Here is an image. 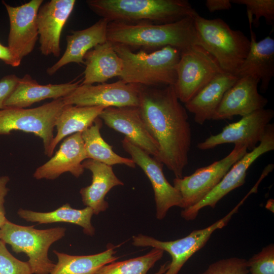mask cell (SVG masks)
<instances>
[{
    "mask_svg": "<svg viewBox=\"0 0 274 274\" xmlns=\"http://www.w3.org/2000/svg\"><path fill=\"white\" fill-rule=\"evenodd\" d=\"M247 260L232 257L218 260L201 274H248Z\"/></svg>",
    "mask_w": 274,
    "mask_h": 274,
    "instance_id": "836d02e7",
    "label": "cell"
},
{
    "mask_svg": "<svg viewBox=\"0 0 274 274\" xmlns=\"http://www.w3.org/2000/svg\"><path fill=\"white\" fill-rule=\"evenodd\" d=\"M0 59L6 64L13 67H16V64L8 47L5 46L0 43Z\"/></svg>",
    "mask_w": 274,
    "mask_h": 274,
    "instance_id": "74e56055",
    "label": "cell"
},
{
    "mask_svg": "<svg viewBox=\"0 0 274 274\" xmlns=\"http://www.w3.org/2000/svg\"><path fill=\"white\" fill-rule=\"evenodd\" d=\"M124 150L130 155L135 165L140 166L149 179L154 191L156 217L163 219L171 208L180 207L182 197L179 192L166 180L163 164L135 145L126 137L121 141Z\"/></svg>",
    "mask_w": 274,
    "mask_h": 274,
    "instance_id": "9a60e30c",
    "label": "cell"
},
{
    "mask_svg": "<svg viewBox=\"0 0 274 274\" xmlns=\"http://www.w3.org/2000/svg\"><path fill=\"white\" fill-rule=\"evenodd\" d=\"M43 2V0H31L13 7L3 1L10 22L8 47L16 67L35 48L39 36L37 14Z\"/></svg>",
    "mask_w": 274,
    "mask_h": 274,
    "instance_id": "4fadbf2b",
    "label": "cell"
},
{
    "mask_svg": "<svg viewBox=\"0 0 274 274\" xmlns=\"http://www.w3.org/2000/svg\"><path fill=\"white\" fill-rule=\"evenodd\" d=\"M33 226L8 220L0 228V240L10 245L16 253L26 254L32 274H50L55 264L48 257L49 249L64 236L66 229L61 227L37 229Z\"/></svg>",
    "mask_w": 274,
    "mask_h": 274,
    "instance_id": "8992f818",
    "label": "cell"
},
{
    "mask_svg": "<svg viewBox=\"0 0 274 274\" xmlns=\"http://www.w3.org/2000/svg\"><path fill=\"white\" fill-rule=\"evenodd\" d=\"M98 117L110 128L124 134L130 142L154 158L159 147L152 136L136 107H108Z\"/></svg>",
    "mask_w": 274,
    "mask_h": 274,
    "instance_id": "2e32d148",
    "label": "cell"
},
{
    "mask_svg": "<svg viewBox=\"0 0 274 274\" xmlns=\"http://www.w3.org/2000/svg\"><path fill=\"white\" fill-rule=\"evenodd\" d=\"M87 159L81 132L66 138L54 156L39 166L33 174L38 180H54L69 172L79 178L84 172L82 162Z\"/></svg>",
    "mask_w": 274,
    "mask_h": 274,
    "instance_id": "d6986e66",
    "label": "cell"
},
{
    "mask_svg": "<svg viewBox=\"0 0 274 274\" xmlns=\"http://www.w3.org/2000/svg\"><path fill=\"white\" fill-rule=\"evenodd\" d=\"M251 26L250 50L235 76L237 78L245 76L257 78L261 82V91L265 92L274 76V40L267 36L257 42Z\"/></svg>",
    "mask_w": 274,
    "mask_h": 274,
    "instance_id": "44dd1931",
    "label": "cell"
},
{
    "mask_svg": "<svg viewBox=\"0 0 274 274\" xmlns=\"http://www.w3.org/2000/svg\"><path fill=\"white\" fill-rule=\"evenodd\" d=\"M82 165L92 174L91 184L80 190L82 202L92 209L94 214L98 215L109 207L105 200L107 194L113 187L124 183L115 175L112 166L91 159L85 160Z\"/></svg>",
    "mask_w": 274,
    "mask_h": 274,
    "instance_id": "603a6c76",
    "label": "cell"
},
{
    "mask_svg": "<svg viewBox=\"0 0 274 274\" xmlns=\"http://www.w3.org/2000/svg\"><path fill=\"white\" fill-rule=\"evenodd\" d=\"M19 79L14 74L5 76L0 79V110L4 109V103L14 90Z\"/></svg>",
    "mask_w": 274,
    "mask_h": 274,
    "instance_id": "e575fe53",
    "label": "cell"
},
{
    "mask_svg": "<svg viewBox=\"0 0 274 274\" xmlns=\"http://www.w3.org/2000/svg\"><path fill=\"white\" fill-rule=\"evenodd\" d=\"M259 81L252 76L237 79L224 94L212 120L230 119L234 116H246L264 109L268 99L258 91Z\"/></svg>",
    "mask_w": 274,
    "mask_h": 274,
    "instance_id": "e0dca14e",
    "label": "cell"
},
{
    "mask_svg": "<svg viewBox=\"0 0 274 274\" xmlns=\"http://www.w3.org/2000/svg\"><path fill=\"white\" fill-rule=\"evenodd\" d=\"M231 3L244 5L246 7L249 25L255 27L259 25L261 17H264L267 24L273 26V0H232Z\"/></svg>",
    "mask_w": 274,
    "mask_h": 274,
    "instance_id": "4dcf8cb0",
    "label": "cell"
},
{
    "mask_svg": "<svg viewBox=\"0 0 274 274\" xmlns=\"http://www.w3.org/2000/svg\"><path fill=\"white\" fill-rule=\"evenodd\" d=\"M115 248L109 244L106 250L89 255H71L53 250L57 262L50 274H95L101 267L118 258Z\"/></svg>",
    "mask_w": 274,
    "mask_h": 274,
    "instance_id": "83f0119b",
    "label": "cell"
},
{
    "mask_svg": "<svg viewBox=\"0 0 274 274\" xmlns=\"http://www.w3.org/2000/svg\"><path fill=\"white\" fill-rule=\"evenodd\" d=\"M80 82L41 85L30 75L26 74L19 78L16 87L4 103V109H23L47 98H63L76 89Z\"/></svg>",
    "mask_w": 274,
    "mask_h": 274,
    "instance_id": "7402d4cb",
    "label": "cell"
},
{
    "mask_svg": "<svg viewBox=\"0 0 274 274\" xmlns=\"http://www.w3.org/2000/svg\"><path fill=\"white\" fill-rule=\"evenodd\" d=\"M9 180L8 176L0 177V228L8 221L6 217L4 202L5 197L9 191L7 185Z\"/></svg>",
    "mask_w": 274,
    "mask_h": 274,
    "instance_id": "d590c367",
    "label": "cell"
},
{
    "mask_svg": "<svg viewBox=\"0 0 274 274\" xmlns=\"http://www.w3.org/2000/svg\"><path fill=\"white\" fill-rule=\"evenodd\" d=\"M104 109L101 106L66 105L56 120L57 133L51 145L48 157L52 156L56 146L63 138L82 132L91 125Z\"/></svg>",
    "mask_w": 274,
    "mask_h": 274,
    "instance_id": "484cf974",
    "label": "cell"
},
{
    "mask_svg": "<svg viewBox=\"0 0 274 274\" xmlns=\"http://www.w3.org/2000/svg\"><path fill=\"white\" fill-rule=\"evenodd\" d=\"M75 0H51L42 5L37 14L40 49L45 56L60 55L61 31L71 14Z\"/></svg>",
    "mask_w": 274,
    "mask_h": 274,
    "instance_id": "ac0fdd59",
    "label": "cell"
},
{
    "mask_svg": "<svg viewBox=\"0 0 274 274\" xmlns=\"http://www.w3.org/2000/svg\"><path fill=\"white\" fill-rule=\"evenodd\" d=\"M17 214L21 218L28 222L39 224L71 223L82 227L84 233L86 235L92 236L95 233V229L91 222L94 214L92 209L88 207L83 209H76L72 208L68 203H66L49 212H38L20 209Z\"/></svg>",
    "mask_w": 274,
    "mask_h": 274,
    "instance_id": "4316f807",
    "label": "cell"
},
{
    "mask_svg": "<svg viewBox=\"0 0 274 274\" xmlns=\"http://www.w3.org/2000/svg\"><path fill=\"white\" fill-rule=\"evenodd\" d=\"M230 0H207L206 6L210 12L215 11L228 10L231 8Z\"/></svg>",
    "mask_w": 274,
    "mask_h": 274,
    "instance_id": "8d00e7d4",
    "label": "cell"
},
{
    "mask_svg": "<svg viewBox=\"0 0 274 274\" xmlns=\"http://www.w3.org/2000/svg\"><path fill=\"white\" fill-rule=\"evenodd\" d=\"M273 150L274 125L270 123L260 144L237 161L219 183L203 199L196 204L184 209L181 216L186 220H192L201 209L206 207L214 208L223 197L245 183L249 168L258 158Z\"/></svg>",
    "mask_w": 274,
    "mask_h": 274,
    "instance_id": "8fae6325",
    "label": "cell"
},
{
    "mask_svg": "<svg viewBox=\"0 0 274 274\" xmlns=\"http://www.w3.org/2000/svg\"><path fill=\"white\" fill-rule=\"evenodd\" d=\"M140 87L121 79L96 85L81 84L62 99L65 105L82 107H138Z\"/></svg>",
    "mask_w": 274,
    "mask_h": 274,
    "instance_id": "7c38bea8",
    "label": "cell"
},
{
    "mask_svg": "<svg viewBox=\"0 0 274 274\" xmlns=\"http://www.w3.org/2000/svg\"><path fill=\"white\" fill-rule=\"evenodd\" d=\"M163 253L161 250L153 248L144 255L106 264L95 274H147L156 262L162 257Z\"/></svg>",
    "mask_w": 274,
    "mask_h": 274,
    "instance_id": "f546056e",
    "label": "cell"
},
{
    "mask_svg": "<svg viewBox=\"0 0 274 274\" xmlns=\"http://www.w3.org/2000/svg\"><path fill=\"white\" fill-rule=\"evenodd\" d=\"M65 106L60 98L35 108L0 110V135L10 134L13 130L33 133L43 140L48 156L56 120Z\"/></svg>",
    "mask_w": 274,
    "mask_h": 274,
    "instance_id": "52a82bcc",
    "label": "cell"
},
{
    "mask_svg": "<svg viewBox=\"0 0 274 274\" xmlns=\"http://www.w3.org/2000/svg\"><path fill=\"white\" fill-rule=\"evenodd\" d=\"M113 45L123 61L120 79L145 86H174L175 84L181 55L179 49L166 46L150 53L144 50L136 53L122 45Z\"/></svg>",
    "mask_w": 274,
    "mask_h": 274,
    "instance_id": "277c9868",
    "label": "cell"
},
{
    "mask_svg": "<svg viewBox=\"0 0 274 274\" xmlns=\"http://www.w3.org/2000/svg\"><path fill=\"white\" fill-rule=\"evenodd\" d=\"M194 16L164 24H127L110 22L107 41L133 49L157 50L171 46L181 51L200 42L194 24Z\"/></svg>",
    "mask_w": 274,
    "mask_h": 274,
    "instance_id": "7a4b0ae2",
    "label": "cell"
},
{
    "mask_svg": "<svg viewBox=\"0 0 274 274\" xmlns=\"http://www.w3.org/2000/svg\"><path fill=\"white\" fill-rule=\"evenodd\" d=\"M274 117L271 109H262L254 111L238 121L226 125L215 135H211L199 143L197 147L201 150L213 149L226 143H233L246 147L252 150L262 139L267 127Z\"/></svg>",
    "mask_w": 274,
    "mask_h": 274,
    "instance_id": "5bb4252c",
    "label": "cell"
},
{
    "mask_svg": "<svg viewBox=\"0 0 274 274\" xmlns=\"http://www.w3.org/2000/svg\"><path fill=\"white\" fill-rule=\"evenodd\" d=\"M0 274H32L28 261L15 258L0 240Z\"/></svg>",
    "mask_w": 274,
    "mask_h": 274,
    "instance_id": "d6a6232c",
    "label": "cell"
},
{
    "mask_svg": "<svg viewBox=\"0 0 274 274\" xmlns=\"http://www.w3.org/2000/svg\"><path fill=\"white\" fill-rule=\"evenodd\" d=\"M223 72L216 58L199 45H193L181 51L174 85L179 100L187 103Z\"/></svg>",
    "mask_w": 274,
    "mask_h": 274,
    "instance_id": "ba28073f",
    "label": "cell"
},
{
    "mask_svg": "<svg viewBox=\"0 0 274 274\" xmlns=\"http://www.w3.org/2000/svg\"><path fill=\"white\" fill-rule=\"evenodd\" d=\"M168 262H166L164 263L163 265H162L159 269L158 270V271L155 274H163L165 273V272L167 270L168 267Z\"/></svg>",
    "mask_w": 274,
    "mask_h": 274,
    "instance_id": "ab89813d",
    "label": "cell"
},
{
    "mask_svg": "<svg viewBox=\"0 0 274 274\" xmlns=\"http://www.w3.org/2000/svg\"><path fill=\"white\" fill-rule=\"evenodd\" d=\"M138 108L146 127L158 144L156 159L176 178L182 177L188 164L191 129L186 109L174 86L141 85Z\"/></svg>",
    "mask_w": 274,
    "mask_h": 274,
    "instance_id": "6da1fadb",
    "label": "cell"
},
{
    "mask_svg": "<svg viewBox=\"0 0 274 274\" xmlns=\"http://www.w3.org/2000/svg\"><path fill=\"white\" fill-rule=\"evenodd\" d=\"M247 265L251 274H274V245L270 244L252 256Z\"/></svg>",
    "mask_w": 274,
    "mask_h": 274,
    "instance_id": "1f68e13d",
    "label": "cell"
},
{
    "mask_svg": "<svg viewBox=\"0 0 274 274\" xmlns=\"http://www.w3.org/2000/svg\"><path fill=\"white\" fill-rule=\"evenodd\" d=\"M86 3L109 22L164 24L198 14L186 0H88Z\"/></svg>",
    "mask_w": 274,
    "mask_h": 274,
    "instance_id": "3957f363",
    "label": "cell"
},
{
    "mask_svg": "<svg viewBox=\"0 0 274 274\" xmlns=\"http://www.w3.org/2000/svg\"><path fill=\"white\" fill-rule=\"evenodd\" d=\"M109 21L101 18L91 26L82 30H74L66 36V47L64 54L53 65L47 69L52 76L61 67L70 63L84 64L86 53L96 46L107 41Z\"/></svg>",
    "mask_w": 274,
    "mask_h": 274,
    "instance_id": "ffe728a7",
    "label": "cell"
},
{
    "mask_svg": "<svg viewBox=\"0 0 274 274\" xmlns=\"http://www.w3.org/2000/svg\"><path fill=\"white\" fill-rule=\"evenodd\" d=\"M102 122L97 117L91 125L81 132L87 159L110 166L124 164L134 168L136 165L131 158L118 155L113 150L112 146L103 139L100 132Z\"/></svg>",
    "mask_w": 274,
    "mask_h": 274,
    "instance_id": "f1b7e54d",
    "label": "cell"
},
{
    "mask_svg": "<svg viewBox=\"0 0 274 274\" xmlns=\"http://www.w3.org/2000/svg\"><path fill=\"white\" fill-rule=\"evenodd\" d=\"M237 79L233 74L220 73L185 104L186 109L194 115L196 123L202 125L212 119L224 94Z\"/></svg>",
    "mask_w": 274,
    "mask_h": 274,
    "instance_id": "d4e9b609",
    "label": "cell"
},
{
    "mask_svg": "<svg viewBox=\"0 0 274 274\" xmlns=\"http://www.w3.org/2000/svg\"><path fill=\"white\" fill-rule=\"evenodd\" d=\"M249 195L248 193L223 218L208 227L193 230L183 238L164 242L149 236L139 234L133 236L132 244L136 247H151L167 252L172 257V261L168 264L167 270L163 274H178L185 262L206 245L212 233L227 224L233 215L237 211Z\"/></svg>",
    "mask_w": 274,
    "mask_h": 274,
    "instance_id": "9c48e42d",
    "label": "cell"
},
{
    "mask_svg": "<svg viewBox=\"0 0 274 274\" xmlns=\"http://www.w3.org/2000/svg\"><path fill=\"white\" fill-rule=\"evenodd\" d=\"M84 61L85 68L82 84L105 83L112 78L120 77L123 71V61L108 41L88 51Z\"/></svg>",
    "mask_w": 274,
    "mask_h": 274,
    "instance_id": "cb8c5ba5",
    "label": "cell"
},
{
    "mask_svg": "<svg viewBox=\"0 0 274 274\" xmlns=\"http://www.w3.org/2000/svg\"><path fill=\"white\" fill-rule=\"evenodd\" d=\"M194 19L200 46L216 58L224 72L235 75L248 55L250 40L220 18L208 19L197 14Z\"/></svg>",
    "mask_w": 274,
    "mask_h": 274,
    "instance_id": "5b68a950",
    "label": "cell"
},
{
    "mask_svg": "<svg viewBox=\"0 0 274 274\" xmlns=\"http://www.w3.org/2000/svg\"><path fill=\"white\" fill-rule=\"evenodd\" d=\"M246 146L234 145L230 153L221 160L197 168L190 176L175 178L174 186L182 197L181 208L191 207L199 202L219 183L231 167L247 153Z\"/></svg>",
    "mask_w": 274,
    "mask_h": 274,
    "instance_id": "30bf717a",
    "label": "cell"
},
{
    "mask_svg": "<svg viewBox=\"0 0 274 274\" xmlns=\"http://www.w3.org/2000/svg\"><path fill=\"white\" fill-rule=\"evenodd\" d=\"M265 208L269 211L274 212V200L272 199H269L266 202Z\"/></svg>",
    "mask_w": 274,
    "mask_h": 274,
    "instance_id": "f35d334b",
    "label": "cell"
}]
</instances>
